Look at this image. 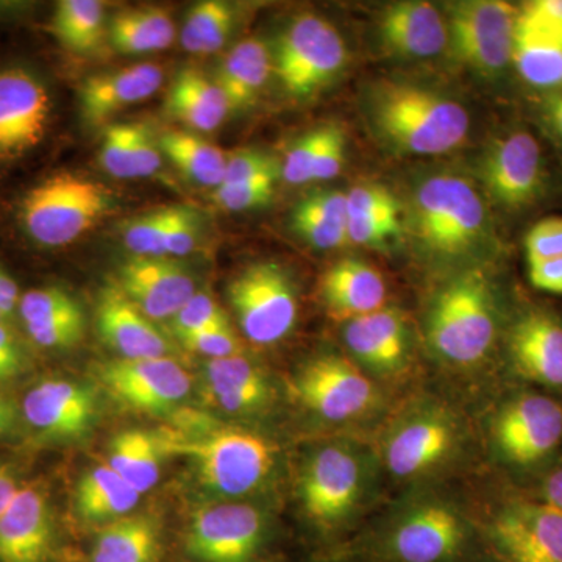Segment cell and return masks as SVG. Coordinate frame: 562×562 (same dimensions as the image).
I'll return each mask as SVG.
<instances>
[{
    "instance_id": "9",
    "label": "cell",
    "mask_w": 562,
    "mask_h": 562,
    "mask_svg": "<svg viewBox=\"0 0 562 562\" xmlns=\"http://www.w3.org/2000/svg\"><path fill=\"white\" fill-rule=\"evenodd\" d=\"M447 11L454 57L484 77L501 76L513 63L519 10L501 0H472L452 3Z\"/></svg>"
},
{
    "instance_id": "56",
    "label": "cell",
    "mask_w": 562,
    "mask_h": 562,
    "mask_svg": "<svg viewBox=\"0 0 562 562\" xmlns=\"http://www.w3.org/2000/svg\"><path fill=\"white\" fill-rule=\"evenodd\" d=\"M528 276L538 290L562 294V257L528 261Z\"/></svg>"
},
{
    "instance_id": "37",
    "label": "cell",
    "mask_w": 562,
    "mask_h": 562,
    "mask_svg": "<svg viewBox=\"0 0 562 562\" xmlns=\"http://www.w3.org/2000/svg\"><path fill=\"white\" fill-rule=\"evenodd\" d=\"M105 9L98 0H63L57 3L52 32L65 49L83 54L102 38Z\"/></svg>"
},
{
    "instance_id": "48",
    "label": "cell",
    "mask_w": 562,
    "mask_h": 562,
    "mask_svg": "<svg viewBox=\"0 0 562 562\" xmlns=\"http://www.w3.org/2000/svg\"><path fill=\"white\" fill-rule=\"evenodd\" d=\"M281 177V165L272 155L257 149L238 150L227 158V168L222 183H244V181Z\"/></svg>"
},
{
    "instance_id": "54",
    "label": "cell",
    "mask_w": 562,
    "mask_h": 562,
    "mask_svg": "<svg viewBox=\"0 0 562 562\" xmlns=\"http://www.w3.org/2000/svg\"><path fill=\"white\" fill-rule=\"evenodd\" d=\"M346 160V135L338 125H325L324 140L316 162H314L313 181L330 180L342 171Z\"/></svg>"
},
{
    "instance_id": "23",
    "label": "cell",
    "mask_w": 562,
    "mask_h": 562,
    "mask_svg": "<svg viewBox=\"0 0 562 562\" xmlns=\"http://www.w3.org/2000/svg\"><path fill=\"white\" fill-rule=\"evenodd\" d=\"M382 44L403 58H431L449 46L446 16L428 2H397L380 14Z\"/></svg>"
},
{
    "instance_id": "14",
    "label": "cell",
    "mask_w": 562,
    "mask_h": 562,
    "mask_svg": "<svg viewBox=\"0 0 562 562\" xmlns=\"http://www.w3.org/2000/svg\"><path fill=\"white\" fill-rule=\"evenodd\" d=\"M468 541L464 517L450 503L409 506L392 527L387 549L397 562H450Z\"/></svg>"
},
{
    "instance_id": "18",
    "label": "cell",
    "mask_w": 562,
    "mask_h": 562,
    "mask_svg": "<svg viewBox=\"0 0 562 562\" xmlns=\"http://www.w3.org/2000/svg\"><path fill=\"white\" fill-rule=\"evenodd\" d=\"M480 172L484 187L495 202L508 210L525 209L542 191L541 146L531 133H508L491 144Z\"/></svg>"
},
{
    "instance_id": "42",
    "label": "cell",
    "mask_w": 562,
    "mask_h": 562,
    "mask_svg": "<svg viewBox=\"0 0 562 562\" xmlns=\"http://www.w3.org/2000/svg\"><path fill=\"white\" fill-rule=\"evenodd\" d=\"M277 180L279 177H262L244 183H222L213 192V202L232 213L260 209L272 201Z\"/></svg>"
},
{
    "instance_id": "53",
    "label": "cell",
    "mask_w": 562,
    "mask_h": 562,
    "mask_svg": "<svg viewBox=\"0 0 562 562\" xmlns=\"http://www.w3.org/2000/svg\"><path fill=\"white\" fill-rule=\"evenodd\" d=\"M528 261L562 257V217H547L528 232L525 238Z\"/></svg>"
},
{
    "instance_id": "21",
    "label": "cell",
    "mask_w": 562,
    "mask_h": 562,
    "mask_svg": "<svg viewBox=\"0 0 562 562\" xmlns=\"http://www.w3.org/2000/svg\"><path fill=\"white\" fill-rule=\"evenodd\" d=\"M54 536L46 494L35 486L20 487L0 513V562H47Z\"/></svg>"
},
{
    "instance_id": "22",
    "label": "cell",
    "mask_w": 562,
    "mask_h": 562,
    "mask_svg": "<svg viewBox=\"0 0 562 562\" xmlns=\"http://www.w3.org/2000/svg\"><path fill=\"white\" fill-rule=\"evenodd\" d=\"M103 341L124 360H150L171 353V342L113 283L103 288L95 308Z\"/></svg>"
},
{
    "instance_id": "63",
    "label": "cell",
    "mask_w": 562,
    "mask_h": 562,
    "mask_svg": "<svg viewBox=\"0 0 562 562\" xmlns=\"http://www.w3.org/2000/svg\"><path fill=\"white\" fill-rule=\"evenodd\" d=\"M14 424V412L9 402L0 395V436L7 435Z\"/></svg>"
},
{
    "instance_id": "38",
    "label": "cell",
    "mask_w": 562,
    "mask_h": 562,
    "mask_svg": "<svg viewBox=\"0 0 562 562\" xmlns=\"http://www.w3.org/2000/svg\"><path fill=\"white\" fill-rule=\"evenodd\" d=\"M235 11L222 0L195 3L181 29V47L191 54H214L231 38Z\"/></svg>"
},
{
    "instance_id": "34",
    "label": "cell",
    "mask_w": 562,
    "mask_h": 562,
    "mask_svg": "<svg viewBox=\"0 0 562 562\" xmlns=\"http://www.w3.org/2000/svg\"><path fill=\"white\" fill-rule=\"evenodd\" d=\"M161 454L165 452L160 436L133 428L111 439L106 464L120 473L133 490L144 494L160 479Z\"/></svg>"
},
{
    "instance_id": "12",
    "label": "cell",
    "mask_w": 562,
    "mask_h": 562,
    "mask_svg": "<svg viewBox=\"0 0 562 562\" xmlns=\"http://www.w3.org/2000/svg\"><path fill=\"white\" fill-rule=\"evenodd\" d=\"M52 95L24 66L0 68V162L20 161L49 131Z\"/></svg>"
},
{
    "instance_id": "40",
    "label": "cell",
    "mask_w": 562,
    "mask_h": 562,
    "mask_svg": "<svg viewBox=\"0 0 562 562\" xmlns=\"http://www.w3.org/2000/svg\"><path fill=\"white\" fill-rule=\"evenodd\" d=\"M361 319L390 362L392 375L401 372L408 362L409 351L408 328L402 314L395 310L383 308L362 316Z\"/></svg>"
},
{
    "instance_id": "60",
    "label": "cell",
    "mask_w": 562,
    "mask_h": 562,
    "mask_svg": "<svg viewBox=\"0 0 562 562\" xmlns=\"http://www.w3.org/2000/svg\"><path fill=\"white\" fill-rule=\"evenodd\" d=\"M525 9L531 11L539 20L562 29V0H536L527 3Z\"/></svg>"
},
{
    "instance_id": "3",
    "label": "cell",
    "mask_w": 562,
    "mask_h": 562,
    "mask_svg": "<svg viewBox=\"0 0 562 562\" xmlns=\"http://www.w3.org/2000/svg\"><path fill=\"white\" fill-rule=\"evenodd\" d=\"M413 228L425 254L438 260H461L487 239L486 209L468 180L435 176L414 194Z\"/></svg>"
},
{
    "instance_id": "35",
    "label": "cell",
    "mask_w": 562,
    "mask_h": 562,
    "mask_svg": "<svg viewBox=\"0 0 562 562\" xmlns=\"http://www.w3.org/2000/svg\"><path fill=\"white\" fill-rule=\"evenodd\" d=\"M160 553V528L147 516H125L99 535L91 562H155Z\"/></svg>"
},
{
    "instance_id": "58",
    "label": "cell",
    "mask_w": 562,
    "mask_h": 562,
    "mask_svg": "<svg viewBox=\"0 0 562 562\" xmlns=\"http://www.w3.org/2000/svg\"><path fill=\"white\" fill-rule=\"evenodd\" d=\"M541 116L549 131L562 140V90L543 95Z\"/></svg>"
},
{
    "instance_id": "64",
    "label": "cell",
    "mask_w": 562,
    "mask_h": 562,
    "mask_svg": "<svg viewBox=\"0 0 562 562\" xmlns=\"http://www.w3.org/2000/svg\"><path fill=\"white\" fill-rule=\"evenodd\" d=\"M9 322V317L5 316L2 312H0V324H5Z\"/></svg>"
},
{
    "instance_id": "47",
    "label": "cell",
    "mask_w": 562,
    "mask_h": 562,
    "mask_svg": "<svg viewBox=\"0 0 562 562\" xmlns=\"http://www.w3.org/2000/svg\"><path fill=\"white\" fill-rule=\"evenodd\" d=\"M79 306V302L60 286L36 288L21 295L18 312L22 322L32 324V322L44 319V317L54 316V314L68 312V310Z\"/></svg>"
},
{
    "instance_id": "15",
    "label": "cell",
    "mask_w": 562,
    "mask_h": 562,
    "mask_svg": "<svg viewBox=\"0 0 562 562\" xmlns=\"http://www.w3.org/2000/svg\"><path fill=\"white\" fill-rule=\"evenodd\" d=\"M105 390L122 405L143 413H165L188 397L190 373L172 358L113 360L99 368Z\"/></svg>"
},
{
    "instance_id": "13",
    "label": "cell",
    "mask_w": 562,
    "mask_h": 562,
    "mask_svg": "<svg viewBox=\"0 0 562 562\" xmlns=\"http://www.w3.org/2000/svg\"><path fill=\"white\" fill-rule=\"evenodd\" d=\"M487 536L502 562H562V512L549 503H508Z\"/></svg>"
},
{
    "instance_id": "28",
    "label": "cell",
    "mask_w": 562,
    "mask_h": 562,
    "mask_svg": "<svg viewBox=\"0 0 562 562\" xmlns=\"http://www.w3.org/2000/svg\"><path fill=\"white\" fill-rule=\"evenodd\" d=\"M205 380L210 397L227 413H258L272 398L265 372L243 355L206 361Z\"/></svg>"
},
{
    "instance_id": "29",
    "label": "cell",
    "mask_w": 562,
    "mask_h": 562,
    "mask_svg": "<svg viewBox=\"0 0 562 562\" xmlns=\"http://www.w3.org/2000/svg\"><path fill=\"white\" fill-rule=\"evenodd\" d=\"M166 111L195 132H213L232 113L224 92L199 69L177 74L166 99Z\"/></svg>"
},
{
    "instance_id": "59",
    "label": "cell",
    "mask_w": 562,
    "mask_h": 562,
    "mask_svg": "<svg viewBox=\"0 0 562 562\" xmlns=\"http://www.w3.org/2000/svg\"><path fill=\"white\" fill-rule=\"evenodd\" d=\"M20 301L21 295L16 283H14L9 273L0 268V312L10 319L14 312H16L18 306H20Z\"/></svg>"
},
{
    "instance_id": "2",
    "label": "cell",
    "mask_w": 562,
    "mask_h": 562,
    "mask_svg": "<svg viewBox=\"0 0 562 562\" xmlns=\"http://www.w3.org/2000/svg\"><path fill=\"white\" fill-rule=\"evenodd\" d=\"M428 344L436 357L472 368L487 357L497 335L494 288L480 269L461 273L432 299L427 313Z\"/></svg>"
},
{
    "instance_id": "41",
    "label": "cell",
    "mask_w": 562,
    "mask_h": 562,
    "mask_svg": "<svg viewBox=\"0 0 562 562\" xmlns=\"http://www.w3.org/2000/svg\"><path fill=\"white\" fill-rule=\"evenodd\" d=\"M29 338L46 350L70 349L81 341L85 335V314L81 306L25 324Z\"/></svg>"
},
{
    "instance_id": "62",
    "label": "cell",
    "mask_w": 562,
    "mask_h": 562,
    "mask_svg": "<svg viewBox=\"0 0 562 562\" xmlns=\"http://www.w3.org/2000/svg\"><path fill=\"white\" fill-rule=\"evenodd\" d=\"M543 502L562 512V469L552 473L543 483Z\"/></svg>"
},
{
    "instance_id": "45",
    "label": "cell",
    "mask_w": 562,
    "mask_h": 562,
    "mask_svg": "<svg viewBox=\"0 0 562 562\" xmlns=\"http://www.w3.org/2000/svg\"><path fill=\"white\" fill-rule=\"evenodd\" d=\"M227 319V314L211 295L205 292H195L190 301L184 303L183 308L172 317L171 328L177 338L183 339L191 333Z\"/></svg>"
},
{
    "instance_id": "50",
    "label": "cell",
    "mask_w": 562,
    "mask_h": 562,
    "mask_svg": "<svg viewBox=\"0 0 562 562\" xmlns=\"http://www.w3.org/2000/svg\"><path fill=\"white\" fill-rule=\"evenodd\" d=\"M349 217L358 216H401V203L390 191L380 184H358L347 192Z\"/></svg>"
},
{
    "instance_id": "4",
    "label": "cell",
    "mask_w": 562,
    "mask_h": 562,
    "mask_svg": "<svg viewBox=\"0 0 562 562\" xmlns=\"http://www.w3.org/2000/svg\"><path fill=\"white\" fill-rule=\"evenodd\" d=\"M165 454L188 458L202 486L214 494L241 497L261 486L276 464L268 439L241 428H213L194 438L160 436Z\"/></svg>"
},
{
    "instance_id": "52",
    "label": "cell",
    "mask_w": 562,
    "mask_h": 562,
    "mask_svg": "<svg viewBox=\"0 0 562 562\" xmlns=\"http://www.w3.org/2000/svg\"><path fill=\"white\" fill-rule=\"evenodd\" d=\"M401 232V216H358L349 217L347 236L349 241L360 246L379 247Z\"/></svg>"
},
{
    "instance_id": "25",
    "label": "cell",
    "mask_w": 562,
    "mask_h": 562,
    "mask_svg": "<svg viewBox=\"0 0 562 562\" xmlns=\"http://www.w3.org/2000/svg\"><path fill=\"white\" fill-rule=\"evenodd\" d=\"M509 353L527 379L562 386V325L549 314H525L509 335Z\"/></svg>"
},
{
    "instance_id": "57",
    "label": "cell",
    "mask_w": 562,
    "mask_h": 562,
    "mask_svg": "<svg viewBox=\"0 0 562 562\" xmlns=\"http://www.w3.org/2000/svg\"><path fill=\"white\" fill-rule=\"evenodd\" d=\"M24 372V355L13 333L0 324V380L13 379Z\"/></svg>"
},
{
    "instance_id": "19",
    "label": "cell",
    "mask_w": 562,
    "mask_h": 562,
    "mask_svg": "<svg viewBox=\"0 0 562 562\" xmlns=\"http://www.w3.org/2000/svg\"><path fill=\"white\" fill-rule=\"evenodd\" d=\"M22 412L41 438L76 441L91 431L98 417V397L88 384L47 379L25 394Z\"/></svg>"
},
{
    "instance_id": "6",
    "label": "cell",
    "mask_w": 562,
    "mask_h": 562,
    "mask_svg": "<svg viewBox=\"0 0 562 562\" xmlns=\"http://www.w3.org/2000/svg\"><path fill=\"white\" fill-rule=\"evenodd\" d=\"M346 61V43L338 29L308 13L295 18L280 36L273 69L283 90L302 101L331 83Z\"/></svg>"
},
{
    "instance_id": "16",
    "label": "cell",
    "mask_w": 562,
    "mask_h": 562,
    "mask_svg": "<svg viewBox=\"0 0 562 562\" xmlns=\"http://www.w3.org/2000/svg\"><path fill=\"white\" fill-rule=\"evenodd\" d=\"M265 517L246 503H222L192 516L187 549L199 562H247L265 536Z\"/></svg>"
},
{
    "instance_id": "8",
    "label": "cell",
    "mask_w": 562,
    "mask_h": 562,
    "mask_svg": "<svg viewBox=\"0 0 562 562\" xmlns=\"http://www.w3.org/2000/svg\"><path fill=\"white\" fill-rule=\"evenodd\" d=\"M228 301L247 339L271 346L290 335L299 303L288 272L272 261L247 266L228 284Z\"/></svg>"
},
{
    "instance_id": "5",
    "label": "cell",
    "mask_w": 562,
    "mask_h": 562,
    "mask_svg": "<svg viewBox=\"0 0 562 562\" xmlns=\"http://www.w3.org/2000/svg\"><path fill=\"white\" fill-rule=\"evenodd\" d=\"M113 206L109 188L77 173L58 172L25 192L20 220L33 243L57 249L90 232Z\"/></svg>"
},
{
    "instance_id": "44",
    "label": "cell",
    "mask_w": 562,
    "mask_h": 562,
    "mask_svg": "<svg viewBox=\"0 0 562 562\" xmlns=\"http://www.w3.org/2000/svg\"><path fill=\"white\" fill-rule=\"evenodd\" d=\"M133 124H114L103 133L101 165L116 179H135L132 161Z\"/></svg>"
},
{
    "instance_id": "20",
    "label": "cell",
    "mask_w": 562,
    "mask_h": 562,
    "mask_svg": "<svg viewBox=\"0 0 562 562\" xmlns=\"http://www.w3.org/2000/svg\"><path fill=\"white\" fill-rule=\"evenodd\" d=\"M114 284L150 321L172 319L195 294L190 271L168 257L132 255L117 268Z\"/></svg>"
},
{
    "instance_id": "46",
    "label": "cell",
    "mask_w": 562,
    "mask_h": 562,
    "mask_svg": "<svg viewBox=\"0 0 562 562\" xmlns=\"http://www.w3.org/2000/svg\"><path fill=\"white\" fill-rule=\"evenodd\" d=\"M324 135L325 125L306 133L291 147L286 160L281 165V177L286 183L299 187L313 181L314 162L319 154Z\"/></svg>"
},
{
    "instance_id": "26",
    "label": "cell",
    "mask_w": 562,
    "mask_h": 562,
    "mask_svg": "<svg viewBox=\"0 0 562 562\" xmlns=\"http://www.w3.org/2000/svg\"><path fill=\"white\" fill-rule=\"evenodd\" d=\"M513 63L517 72L539 90H562V29L524 9L517 13Z\"/></svg>"
},
{
    "instance_id": "32",
    "label": "cell",
    "mask_w": 562,
    "mask_h": 562,
    "mask_svg": "<svg viewBox=\"0 0 562 562\" xmlns=\"http://www.w3.org/2000/svg\"><path fill=\"white\" fill-rule=\"evenodd\" d=\"M140 494L109 464H99L80 480L76 508L87 522L120 520L138 505Z\"/></svg>"
},
{
    "instance_id": "51",
    "label": "cell",
    "mask_w": 562,
    "mask_h": 562,
    "mask_svg": "<svg viewBox=\"0 0 562 562\" xmlns=\"http://www.w3.org/2000/svg\"><path fill=\"white\" fill-rule=\"evenodd\" d=\"M201 217L188 206H172V217L166 232V257H187L198 246Z\"/></svg>"
},
{
    "instance_id": "27",
    "label": "cell",
    "mask_w": 562,
    "mask_h": 562,
    "mask_svg": "<svg viewBox=\"0 0 562 562\" xmlns=\"http://www.w3.org/2000/svg\"><path fill=\"white\" fill-rule=\"evenodd\" d=\"M321 292L333 316L347 321L380 312L387 295L382 273L357 258L335 262L322 277Z\"/></svg>"
},
{
    "instance_id": "61",
    "label": "cell",
    "mask_w": 562,
    "mask_h": 562,
    "mask_svg": "<svg viewBox=\"0 0 562 562\" xmlns=\"http://www.w3.org/2000/svg\"><path fill=\"white\" fill-rule=\"evenodd\" d=\"M18 491H20V486L14 479V473L11 472L9 465L0 462V513L9 506Z\"/></svg>"
},
{
    "instance_id": "43",
    "label": "cell",
    "mask_w": 562,
    "mask_h": 562,
    "mask_svg": "<svg viewBox=\"0 0 562 562\" xmlns=\"http://www.w3.org/2000/svg\"><path fill=\"white\" fill-rule=\"evenodd\" d=\"M180 342L187 349L201 353L210 360L235 357V355H241L243 351L241 342L236 338L235 330H233L228 319L191 333V335L180 339Z\"/></svg>"
},
{
    "instance_id": "33",
    "label": "cell",
    "mask_w": 562,
    "mask_h": 562,
    "mask_svg": "<svg viewBox=\"0 0 562 562\" xmlns=\"http://www.w3.org/2000/svg\"><path fill=\"white\" fill-rule=\"evenodd\" d=\"M109 35L121 54H149L168 49L176 38L171 11L161 7L122 10L110 22Z\"/></svg>"
},
{
    "instance_id": "39",
    "label": "cell",
    "mask_w": 562,
    "mask_h": 562,
    "mask_svg": "<svg viewBox=\"0 0 562 562\" xmlns=\"http://www.w3.org/2000/svg\"><path fill=\"white\" fill-rule=\"evenodd\" d=\"M171 217L172 206H168L140 214L122 225V239L133 257H166V232Z\"/></svg>"
},
{
    "instance_id": "1",
    "label": "cell",
    "mask_w": 562,
    "mask_h": 562,
    "mask_svg": "<svg viewBox=\"0 0 562 562\" xmlns=\"http://www.w3.org/2000/svg\"><path fill=\"white\" fill-rule=\"evenodd\" d=\"M369 106L379 135L406 154H446L469 135L471 120L461 103L417 85L383 81Z\"/></svg>"
},
{
    "instance_id": "10",
    "label": "cell",
    "mask_w": 562,
    "mask_h": 562,
    "mask_svg": "<svg viewBox=\"0 0 562 562\" xmlns=\"http://www.w3.org/2000/svg\"><path fill=\"white\" fill-rule=\"evenodd\" d=\"M460 442V422L449 409L439 405L417 406L387 432L384 464L395 479H419L449 461Z\"/></svg>"
},
{
    "instance_id": "55",
    "label": "cell",
    "mask_w": 562,
    "mask_h": 562,
    "mask_svg": "<svg viewBox=\"0 0 562 562\" xmlns=\"http://www.w3.org/2000/svg\"><path fill=\"white\" fill-rule=\"evenodd\" d=\"M132 161L135 179L151 177L160 171V146L144 124H133Z\"/></svg>"
},
{
    "instance_id": "31",
    "label": "cell",
    "mask_w": 562,
    "mask_h": 562,
    "mask_svg": "<svg viewBox=\"0 0 562 562\" xmlns=\"http://www.w3.org/2000/svg\"><path fill=\"white\" fill-rule=\"evenodd\" d=\"M347 192L321 191L303 199L292 213V225L306 243L321 250L339 249L347 236Z\"/></svg>"
},
{
    "instance_id": "49",
    "label": "cell",
    "mask_w": 562,
    "mask_h": 562,
    "mask_svg": "<svg viewBox=\"0 0 562 562\" xmlns=\"http://www.w3.org/2000/svg\"><path fill=\"white\" fill-rule=\"evenodd\" d=\"M344 339L355 358L369 371L379 375H392L390 362L361 317L347 322Z\"/></svg>"
},
{
    "instance_id": "36",
    "label": "cell",
    "mask_w": 562,
    "mask_h": 562,
    "mask_svg": "<svg viewBox=\"0 0 562 562\" xmlns=\"http://www.w3.org/2000/svg\"><path fill=\"white\" fill-rule=\"evenodd\" d=\"M158 146L176 168L194 183L216 190L224 181L227 155L201 136L188 132H166Z\"/></svg>"
},
{
    "instance_id": "11",
    "label": "cell",
    "mask_w": 562,
    "mask_h": 562,
    "mask_svg": "<svg viewBox=\"0 0 562 562\" xmlns=\"http://www.w3.org/2000/svg\"><path fill=\"white\" fill-rule=\"evenodd\" d=\"M294 392L303 406L328 422H350L372 413L380 392L350 361L322 355L306 362L294 380Z\"/></svg>"
},
{
    "instance_id": "30",
    "label": "cell",
    "mask_w": 562,
    "mask_h": 562,
    "mask_svg": "<svg viewBox=\"0 0 562 562\" xmlns=\"http://www.w3.org/2000/svg\"><path fill=\"white\" fill-rule=\"evenodd\" d=\"M273 70V57L262 40L247 38L236 44L217 68V87L232 113L247 109L258 98Z\"/></svg>"
},
{
    "instance_id": "17",
    "label": "cell",
    "mask_w": 562,
    "mask_h": 562,
    "mask_svg": "<svg viewBox=\"0 0 562 562\" xmlns=\"http://www.w3.org/2000/svg\"><path fill=\"white\" fill-rule=\"evenodd\" d=\"M492 435L505 460L519 465L535 464L561 441V405L539 394L514 398L495 417Z\"/></svg>"
},
{
    "instance_id": "24",
    "label": "cell",
    "mask_w": 562,
    "mask_h": 562,
    "mask_svg": "<svg viewBox=\"0 0 562 562\" xmlns=\"http://www.w3.org/2000/svg\"><path fill=\"white\" fill-rule=\"evenodd\" d=\"M161 83L162 69L154 63L90 77L80 88L81 116L90 124H101L125 106L149 99Z\"/></svg>"
},
{
    "instance_id": "7",
    "label": "cell",
    "mask_w": 562,
    "mask_h": 562,
    "mask_svg": "<svg viewBox=\"0 0 562 562\" xmlns=\"http://www.w3.org/2000/svg\"><path fill=\"white\" fill-rule=\"evenodd\" d=\"M368 480L364 458L350 443L322 447L303 468L299 483L303 512L322 528L339 527L360 509Z\"/></svg>"
}]
</instances>
